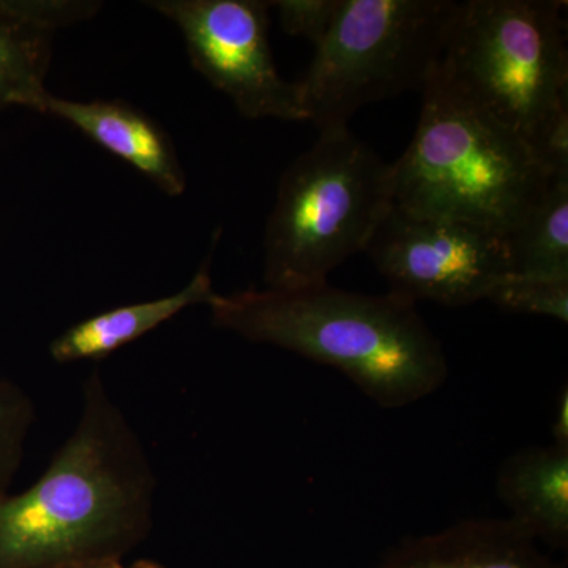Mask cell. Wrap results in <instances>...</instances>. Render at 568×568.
Masks as SVG:
<instances>
[{
  "mask_svg": "<svg viewBox=\"0 0 568 568\" xmlns=\"http://www.w3.org/2000/svg\"><path fill=\"white\" fill-rule=\"evenodd\" d=\"M155 474L99 373L80 420L28 491L0 499V568L121 559L151 529Z\"/></svg>",
  "mask_w": 568,
  "mask_h": 568,
  "instance_id": "6da1fadb",
  "label": "cell"
},
{
  "mask_svg": "<svg viewBox=\"0 0 568 568\" xmlns=\"http://www.w3.org/2000/svg\"><path fill=\"white\" fill-rule=\"evenodd\" d=\"M209 306L219 327L334 366L383 407L410 405L447 379L439 339L416 304L392 293H349L325 283L219 294Z\"/></svg>",
  "mask_w": 568,
  "mask_h": 568,
  "instance_id": "7a4b0ae2",
  "label": "cell"
},
{
  "mask_svg": "<svg viewBox=\"0 0 568 568\" xmlns=\"http://www.w3.org/2000/svg\"><path fill=\"white\" fill-rule=\"evenodd\" d=\"M422 95L416 134L392 163L394 204L506 239L540 203L552 178L521 134L463 99L439 71Z\"/></svg>",
  "mask_w": 568,
  "mask_h": 568,
  "instance_id": "3957f363",
  "label": "cell"
},
{
  "mask_svg": "<svg viewBox=\"0 0 568 568\" xmlns=\"http://www.w3.org/2000/svg\"><path fill=\"white\" fill-rule=\"evenodd\" d=\"M392 205V163L347 126L321 132L280 181L265 230L267 290L327 283L334 268L365 252Z\"/></svg>",
  "mask_w": 568,
  "mask_h": 568,
  "instance_id": "277c9868",
  "label": "cell"
},
{
  "mask_svg": "<svg viewBox=\"0 0 568 568\" xmlns=\"http://www.w3.org/2000/svg\"><path fill=\"white\" fill-rule=\"evenodd\" d=\"M459 2L343 0L298 82L320 132L346 129L366 104L424 92L443 61Z\"/></svg>",
  "mask_w": 568,
  "mask_h": 568,
  "instance_id": "5b68a950",
  "label": "cell"
},
{
  "mask_svg": "<svg viewBox=\"0 0 568 568\" xmlns=\"http://www.w3.org/2000/svg\"><path fill=\"white\" fill-rule=\"evenodd\" d=\"M566 6L562 0L459 2L437 71L463 99L528 141L568 100Z\"/></svg>",
  "mask_w": 568,
  "mask_h": 568,
  "instance_id": "8992f818",
  "label": "cell"
},
{
  "mask_svg": "<svg viewBox=\"0 0 568 568\" xmlns=\"http://www.w3.org/2000/svg\"><path fill=\"white\" fill-rule=\"evenodd\" d=\"M175 24L190 62L248 119L305 122L298 82L284 80L268 40L271 2L261 0H152Z\"/></svg>",
  "mask_w": 568,
  "mask_h": 568,
  "instance_id": "52a82bcc",
  "label": "cell"
},
{
  "mask_svg": "<svg viewBox=\"0 0 568 568\" xmlns=\"http://www.w3.org/2000/svg\"><path fill=\"white\" fill-rule=\"evenodd\" d=\"M372 263L407 302L447 306L485 301L511 274L506 242L474 224L392 205L366 246Z\"/></svg>",
  "mask_w": 568,
  "mask_h": 568,
  "instance_id": "ba28073f",
  "label": "cell"
},
{
  "mask_svg": "<svg viewBox=\"0 0 568 568\" xmlns=\"http://www.w3.org/2000/svg\"><path fill=\"white\" fill-rule=\"evenodd\" d=\"M102 3L78 0H0V111L39 112L59 29L88 20Z\"/></svg>",
  "mask_w": 568,
  "mask_h": 568,
  "instance_id": "9c48e42d",
  "label": "cell"
},
{
  "mask_svg": "<svg viewBox=\"0 0 568 568\" xmlns=\"http://www.w3.org/2000/svg\"><path fill=\"white\" fill-rule=\"evenodd\" d=\"M40 114L70 123L93 142L132 164L168 196H182L186 175L170 134L159 122L123 100L62 99L48 93Z\"/></svg>",
  "mask_w": 568,
  "mask_h": 568,
  "instance_id": "30bf717a",
  "label": "cell"
},
{
  "mask_svg": "<svg viewBox=\"0 0 568 568\" xmlns=\"http://www.w3.org/2000/svg\"><path fill=\"white\" fill-rule=\"evenodd\" d=\"M379 568H559L514 519H470L406 541Z\"/></svg>",
  "mask_w": 568,
  "mask_h": 568,
  "instance_id": "8fae6325",
  "label": "cell"
},
{
  "mask_svg": "<svg viewBox=\"0 0 568 568\" xmlns=\"http://www.w3.org/2000/svg\"><path fill=\"white\" fill-rule=\"evenodd\" d=\"M497 493L511 518L534 538L555 547L568 540V448L534 447L504 463Z\"/></svg>",
  "mask_w": 568,
  "mask_h": 568,
  "instance_id": "7c38bea8",
  "label": "cell"
},
{
  "mask_svg": "<svg viewBox=\"0 0 568 568\" xmlns=\"http://www.w3.org/2000/svg\"><path fill=\"white\" fill-rule=\"evenodd\" d=\"M209 265L211 256L192 282L175 294L119 306L73 325L51 343V357L59 364L97 361L149 334L190 306L211 305L219 294L213 291Z\"/></svg>",
  "mask_w": 568,
  "mask_h": 568,
  "instance_id": "4fadbf2b",
  "label": "cell"
},
{
  "mask_svg": "<svg viewBox=\"0 0 568 568\" xmlns=\"http://www.w3.org/2000/svg\"><path fill=\"white\" fill-rule=\"evenodd\" d=\"M504 242L511 274L568 278V175L549 181L540 203Z\"/></svg>",
  "mask_w": 568,
  "mask_h": 568,
  "instance_id": "5bb4252c",
  "label": "cell"
},
{
  "mask_svg": "<svg viewBox=\"0 0 568 568\" xmlns=\"http://www.w3.org/2000/svg\"><path fill=\"white\" fill-rule=\"evenodd\" d=\"M487 301L511 313L568 321V278L508 274L489 291Z\"/></svg>",
  "mask_w": 568,
  "mask_h": 568,
  "instance_id": "9a60e30c",
  "label": "cell"
},
{
  "mask_svg": "<svg viewBox=\"0 0 568 568\" xmlns=\"http://www.w3.org/2000/svg\"><path fill=\"white\" fill-rule=\"evenodd\" d=\"M33 420L31 399L20 388L0 383V499L6 497Z\"/></svg>",
  "mask_w": 568,
  "mask_h": 568,
  "instance_id": "2e32d148",
  "label": "cell"
},
{
  "mask_svg": "<svg viewBox=\"0 0 568 568\" xmlns=\"http://www.w3.org/2000/svg\"><path fill=\"white\" fill-rule=\"evenodd\" d=\"M342 2L343 0H280L271 2V7L278 11L284 32L304 37L316 48L331 31Z\"/></svg>",
  "mask_w": 568,
  "mask_h": 568,
  "instance_id": "e0dca14e",
  "label": "cell"
},
{
  "mask_svg": "<svg viewBox=\"0 0 568 568\" xmlns=\"http://www.w3.org/2000/svg\"><path fill=\"white\" fill-rule=\"evenodd\" d=\"M528 142L549 178L568 175V100L549 112Z\"/></svg>",
  "mask_w": 568,
  "mask_h": 568,
  "instance_id": "ac0fdd59",
  "label": "cell"
},
{
  "mask_svg": "<svg viewBox=\"0 0 568 568\" xmlns=\"http://www.w3.org/2000/svg\"><path fill=\"white\" fill-rule=\"evenodd\" d=\"M552 446L568 448V388L560 390L558 403H556L555 422L551 428Z\"/></svg>",
  "mask_w": 568,
  "mask_h": 568,
  "instance_id": "d6986e66",
  "label": "cell"
},
{
  "mask_svg": "<svg viewBox=\"0 0 568 568\" xmlns=\"http://www.w3.org/2000/svg\"><path fill=\"white\" fill-rule=\"evenodd\" d=\"M63 568H163L153 560H134L132 564H123L121 559L95 560V562L80 564Z\"/></svg>",
  "mask_w": 568,
  "mask_h": 568,
  "instance_id": "ffe728a7",
  "label": "cell"
}]
</instances>
